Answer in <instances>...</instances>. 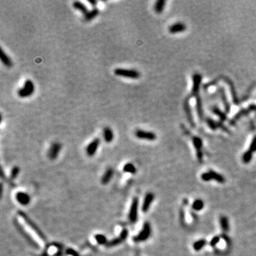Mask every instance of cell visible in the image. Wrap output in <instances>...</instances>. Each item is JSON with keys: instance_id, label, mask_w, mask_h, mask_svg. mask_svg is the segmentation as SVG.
<instances>
[{"instance_id": "obj_1", "label": "cell", "mask_w": 256, "mask_h": 256, "mask_svg": "<svg viewBox=\"0 0 256 256\" xmlns=\"http://www.w3.org/2000/svg\"><path fill=\"white\" fill-rule=\"evenodd\" d=\"M18 213H19V215L24 220L25 223H26L27 225H28L29 227L31 228V230H33V231L36 233V234H37L42 240L46 241V237L45 235H44L43 231L40 229V228L39 227V226H38L37 224H36L34 222L31 220V218L29 217L26 213L23 212L22 211H19L18 212Z\"/></svg>"}, {"instance_id": "obj_2", "label": "cell", "mask_w": 256, "mask_h": 256, "mask_svg": "<svg viewBox=\"0 0 256 256\" xmlns=\"http://www.w3.org/2000/svg\"><path fill=\"white\" fill-rule=\"evenodd\" d=\"M152 235V227L149 222H145L143 224L142 230L139 233L133 237V241L135 243H140L147 240Z\"/></svg>"}, {"instance_id": "obj_3", "label": "cell", "mask_w": 256, "mask_h": 256, "mask_svg": "<svg viewBox=\"0 0 256 256\" xmlns=\"http://www.w3.org/2000/svg\"><path fill=\"white\" fill-rule=\"evenodd\" d=\"M35 91V85L33 82L30 79H27L24 82V86L22 88L18 90V96L22 98H29L32 96Z\"/></svg>"}, {"instance_id": "obj_4", "label": "cell", "mask_w": 256, "mask_h": 256, "mask_svg": "<svg viewBox=\"0 0 256 256\" xmlns=\"http://www.w3.org/2000/svg\"><path fill=\"white\" fill-rule=\"evenodd\" d=\"M114 73L120 77L130 78V79H138L140 78L141 74L137 70L135 69H126L117 68L114 70Z\"/></svg>"}, {"instance_id": "obj_5", "label": "cell", "mask_w": 256, "mask_h": 256, "mask_svg": "<svg viewBox=\"0 0 256 256\" xmlns=\"http://www.w3.org/2000/svg\"><path fill=\"white\" fill-rule=\"evenodd\" d=\"M139 210V198L135 197L131 203L130 211L128 213V219L130 223H135L138 220V211Z\"/></svg>"}, {"instance_id": "obj_6", "label": "cell", "mask_w": 256, "mask_h": 256, "mask_svg": "<svg viewBox=\"0 0 256 256\" xmlns=\"http://www.w3.org/2000/svg\"><path fill=\"white\" fill-rule=\"evenodd\" d=\"M202 179L204 181L215 180L220 184H223L226 181V179L223 175L214 172L213 170H209V172L203 173L202 174Z\"/></svg>"}, {"instance_id": "obj_7", "label": "cell", "mask_w": 256, "mask_h": 256, "mask_svg": "<svg viewBox=\"0 0 256 256\" xmlns=\"http://www.w3.org/2000/svg\"><path fill=\"white\" fill-rule=\"evenodd\" d=\"M135 135L137 138L147 141H154L156 139V135L154 132L143 130H137L135 132Z\"/></svg>"}, {"instance_id": "obj_8", "label": "cell", "mask_w": 256, "mask_h": 256, "mask_svg": "<svg viewBox=\"0 0 256 256\" xmlns=\"http://www.w3.org/2000/svg\"><path fill=\"white\" fill-rule=\"evenodd\" d=\"M129 235V231L127 228H124V229L122 230L121 233H120V236L117 237V238L113 239V240L108 241L107 244L106 245L107 247H112L117 246V245L121 244V243L124 241L128 238Z\"/></svg>"}, {"instance_id": "obj_9", "label": "cell", "mask_w": 256, "mask_h": 256, "mask_svg": "<svg viewBox=\"0 0 256 256\" xmlns=\"http://www.w3.org/2000/svg\"><path fill=\"white\" fill-rule=\"evenodd\" d=\"M62 149V145L58 142H55L51 145L48 151V156L51 160H55L58 157L61 150Z\"/></svg>"}, {"instance_id": "obj_10", "label": "cell", "mask_w": 256, "mask_h": 256, "mask_svg": "<svg viewBox=\"0 0 256 256\" xmlns=\"http://www.w3.org/2000/svg\"><path fill=\"white\" fill-rule=\"evenodd\" d=\"M192 80H193V86H192L191 90V96L196 97L198 96V93L200 90L202 76L199 73H194L192 76Z\"/></svg>"}, {"instance_id": "obj_11", "label": "cell", "mask_w": 256, "mask_h": 256, "mask_svg": "<svg viewBox=\"0 0 256 256\" xmlns=\"http://www.w3.org/2000/svg\"><path fill=\"white\" fill-rule=\"evenodd\" d=\"M100 139L98 138H95L93 140H92L88 144V145L86 147V153L89 156H93L96 154V152L98 151V149L100 146Z\"/></svg>"}, {"instance_id": "obj_12", "label": "cell", "mask_w": 256, "mask_h": 256, "mask_svg": "<svg viewBox=\"0 0 256 256\" xmlns=\"http://www.w3.org/2000/svg\"><path fill=\"white\" fill-rule=\"evenodd\" d=\"M184 108L186 116H187V120H188V122H189V123L190 124V125H191L192 128H195V122H194L191 106H190V104H189V97L184 100Z\"/></svg>"}, {"instance_id": "obj_13", "label": "cell", "mask_w": 256, "mask_h": 256, "mask_svg": "<svg viewBox=\"0 0 256 256\" xmlns=\"http://www.w3.org/2000/svg\"><path fill=\"white\" fill-rule=\"evenodd\" d=\"M16 200L22 206H27L30 204L31 197L28 194L24 191H18L16 194Z\"/></svg>"}, {"instance_id": "obj_14", "label": "cell", "mask_w": 256, "mask_h": 256, "mask_svg": "<svg viewBox=\"0 0 256 256\" xmlns=\"http://www.w3.org/2000/svg\"><path fill=\"white\" fill-rule=\"evenodd\" d=\"M193 144L196 150V155L198 161L202 162L203 160V152H202V147H203V142L202 139L198 137H193L192 138Z\"/></svg>"}, {"instance_id": "obj_15", "label": "cell", "mask_w": 256, "mask_h": 256, "mask_svg": "<svg viewBox=\"0 0 256 256\" xmlns=\"http://www.w3.org/2000/svg\"><path fill=\"white\" fill-rule=\"evenodd\" d=\"M154 199V195L151 192H149L146 194L145 198H144L142 205V211L144 213H147L151 206V204Z\"/></svg>"}, {"instance_id": "obj_16", "label": "cell", "mask_w": 256, "mask_h": 256, "mask_svg": "<svg viewBox=\"0 0 256 256\" xmlns=\"http://www.w3.org/2000/svg\"><path fill=\"white\" fill-rule=\"evenodd\" d=\"M255 110H256V105H250V106L246 109L241 110L239 111L238 113H237L236 115H235V117L233 118L232 121H231V122H230V123H231V124L235 123V122H236L237 120H238L239 119H240V117H243V116L247 115V114H248L250 112L255 111Z\"/></svg>"}, {"instance_id": "obj_17", "label": "cell", "mask_w": 256, "mask_h": 256, "mask_svg": "<svg viewBox=\"0 0 256 256\" xmlns=\"http://www.w3.org/2000/svg\"><path fill=\"white\" fill-rule=\"evenodd\" d=\"M168 30L169 32L172 33V34L184 32V31L187 30V26H186L185 24H184L182 22H177L175 23L174 24L171 25V26L169 27Z\"/></svg>"}, {"instance_id": "obj_18", "label": "cell", "mask_w": 256, "mask_h": 256, "mask_svg": "<svg viewBox=\"0 0 256 256\" xmlns=\"http://www.w3.org/2000/svg\"><path fill=\"white\" fill-rule=\"evenodd\" d=\"M218 93H219L220 98H221L222 103H223L226 113H228L230 110V105L229 102H228L227 97H226V95L225 93V91H224V89L223 88L219 87L218 88Z\"/></svg>"}, {"instance_id": "obj_19", "label": "cell", "mask_w": 256, "mask_h": 256, "mask_svg": "<svg viewBox=\"0 0 256 256\" xmlns=\"http://www.w3.org/2000/svg\"><path fill=\"white\" fill-rule=\"evenodd\" d=\"M114 174V170L111 167L110 168H107L104 173V174L103 175L102 178H101V183L103 185H106L108 184L110 180L113 178Z\"/></svg>"}, {"instance_id": "obj_20", "label": "cell", "mask_w": 256, "mask_h": 256, "mask_svg": "<svg viewBox=\"0 0 256 256\" xmlns=\"http://www.w3.org/2000/svg\"><path fill=\"white\" fill-rule=\"evenodd\" d=\"M103 138L107 143H110L114 139V133L110 127H105L103 130Z\"/></svg>"}, {"instance_id": "obj_21", "label": "cell", "mask_w": 256, "mask_h": 256, "mask_svg": "<svg viewBox=\"0 0 256 256\" xmlns=\"http://www.w3.org/2000/svg\"><path fill=\"white\" fill-rule=\"evenodd\" d=\"M0 58H1L2 62L4 65H5L6 67L7 68H11L12 65H13V63H12V59L9 58V56L6 54V53L4 51L2 48H0Z\"/></svg>"}, {"instance_id": "obj_22", "label": "cell", "mask_w": 256, "mask_h": 256, "mask_svg": "<svg viewBox=\"0 0 256 256\" xmlns=\"http://www.w3.org/2000/svg\"><path fill=\"white\" fill-rule=\"evenodd\" d=\"M99 13H100V10H99L98 8H93V9L90 10V11H88V12L86 14V15H84L83 16L84 22H90V21L93 20L95 18L98 16Z\"/></svg>"}, {"instance_id": "obj_23", "label": "cell", "mask_w": 256, "mask_h": 256, "mask_svg": "<svg viewBox=\"0 0 256 256\" xmlns=\"http://www.w3.org/2000/svg\"><path fill=\"white\" fill-rule=\"evenodd\" d=\"M196 112H197L198 117L199 118L201 121L204 120V110H203L202 107V99L199 95L196 97Z\"/></svg>"}, {"instance_id": "obj_24", "label": "cell", "mask_w": 256, "mask_h": 256, "mask_svg": "<svg viewBox=\"0 0 256 256\" xmlns=\"http://www.w3.org/2000/svg\"><path fill=\"white\" fill-rule=\"evenodd\" d=\"M73 7L75 9L81 12V13L83 14V16L86 15V14L88 12L87 7H86L83 3L81 2H79V1L74 2L73 3Z\"/></svg>"}, {"instance_id": "obj_25", "label": "cell", "mask_w": 256, "mask_h": 256, "mask_svg": "<svg viewBox=\"0 0 256 256\" xmlns=\"http://www.w3.org/2000/svg\"><path fill=\"white\" fill-rule=\"evenodd\" d=\"M220 226H221V229L223 230L224 232H228L230 229V226H229V221H228V219L225 216H222L220 218Z\"/></svg>"}, {"instance_id": "obj_26", "label": "cell", "mask_w": 256, "mask_h": 256, "mask_svg": "<svg viewBox=\"0 0 256 256\" xmlns=\"http://www.w3.org/2000/svg\"><path fill=\"white\" fill-rule=\"evenodd\" d=\"M166 5V1L164 0H158L155 3L154 7V9L156 14H162L163 10L164 9V6Z\"/></svg>"}, {"instance_id": "obj_27", "label": "cell", "mask_w": 256, "mask_h": 256, "mask_svg": "<svg viewBox=\"0 0 256 256\" xmlns=\"http://www.w3.org/2000/svg\"><path fill=\"white\" fill-rule=\"evenodd\" d=\"M211 111H212V113L214 114V115L218 116L221 121H224V120H226V119H227L226 114H225L223 111L221 110L219 107L213 106L212 107V108H211Z\"/></svg>"}, {"instance_id": "obj_28", "label": "cell", "mask_w": 256, "mask_h": 256, "mask_svg": "<svg viewBox=\"0 0 256 256\" xmlns=\"http://www.w3.org/2000/svg\"><path fill=\"white\" fill-rule=\"evenodd\" d=\"M124 172L129 173L131 174H135L137 172V169L135 167V165L132 163H127L124 165L123 169H122Z\"/></svg>"}, {"instance_id": "obj_29", "label": "cell", "mask_w": 256, "mask_h": 256, "mask_svg": "<svg viewBox=\"0 0 256 256\" xmlns=\"http://www.w3.org/2000/svg\"><path fill=\"white\" fill-rule=\"evenodd\" d=\"M95 240H96V242L98 243L99 245H106L107 244V243H108L106 236H105V235L100 234V233L96 234V236H95Z\"/></svg>"}, {"instance_id": "obj_30", "label": "cell", "mask_w": 256, "mask_h": 256, "mask_svg": "<svg viewBox=\"0 0 256 256\" xmlns=\"http://www.w3.org/2000/svg\"><path fill=\"white\" fill-rule=\"evenodd\" d=\"M206 243L207 242L206 240H204V239H201V240L196 241V242L194 243L193 247L196 251H199L206 245Z\"/></svg>"}, {"instance_id": "obj_31", "label": "cell", "mask_w": 256, "mask_h": 256, "mask_svg": "<svg viewBox=\"0 0 256 256\" xmlns=\"http://www.w3.org/2000/svg\"><path fill=\"white\" fill-rule=\"evenodd\" d=\"M204 207V203L202 200L196 199L192 204V209L196 211H199Z\"/></svg>"}, {"instance_id": "obj_32", "label": "cell", "mask_w": 256, "mask_h": 256, "mask_svg": "<svg viewBox=\"0 0 256 256\" xmlns=\"http://www.w3.org/2000/svg\"><path fill=\"white\" fill-rule=\"evenodd\" d=\"M252 158H253V152L248 149L243 153L242 156V161L245 164H248L251 162Z\"/></svg>"}, {"instance_id": "obj_33", "label": "cell", "mask_w": 256, "mask_h": 256, "mask_svg": "<svg viewBox=\"0 0 256 256\" xmlns=\"http://www.w3.org/2000/svg\"><path fill=\"white\" fill-rule=\"evenodd\" d=\"M20 173V169L19 167L17 166H14L13 168L12 169L11 173H10V178H11L12 180H14V179L17 178Z\"/></svg>"}, {"instance_id": "obj_34", "label": "cell", "mask_w": 256, "mask_h": 256, "mask_svg": "<svg viewBox=\"0 0 256 256\" xmlns=\"http://www.w3.org/2000/svg\"><path fill=\"white\" fill-rule=\"evenodd\" d=\"M206 124H208V126L211 129V130H215L218 128L216 121H214V120H213V119H211V118L206 117Z\"/></svg>"}, {"instance_id": "obj_35", "label": "cell", "mask_w": 256, "mask_h": 256, "mask_svg": "<svg viewBox=\"0 0 256 256\" xmlns=\"http://www.w3.org/2000/svg\"><path fill=\"white\" fill-rule=\"evenodd\" d=\"M249 150L253 152V153L256 152V135H255V136L253 137V139H252L251 145H250L249 147Z\"/></svg>"}, {"instance_id": "obj_36", "label": "cell", "mask_w": 256, "mask_h": 256, "mask_svg": "<svg viewBox=\"0 0 256 256\" xmlns=\"http://www.w3.org/2000/svg\"><path fill=\"white\" fill-rule=\"evenodd\" d=\"M219 241H220V237L218 236H214L211 240L210 243H209V244H210L211 247H215L216 245L218 243H219Z\"/></svg>"}, {"instance_id": "obj_37", "label": "cell", "mask_w": 256, "mask_h": 256, "mask_svg": "<svg viewBox=\"0 0 256 256\" xmlns=\"http://www.w3.org/2000/svg\"><path fill=\"white\" fill-rule=\"evenodd\" d=\"M66 253L68 254V255H69L71 256H79V255H78V253H77V252H76L75 250H73L72 248L67 249Z\"/></svg>"}, {"instance_id": "obj_38", "label": "cell", "mask_w": 256, "mask_h": 256, "mask_svg": "<svg viewBox=\"0 0 256 256\" xmlns=\"http://www.w3.org/2000/svg\"><path fill=\"white\" fill-rule=\"evenodd\" d=\"M88 3L90 4L91 6H93V7H95L97 5H98V1H96V0H88Z\"/></svg>"}]
</instances>
